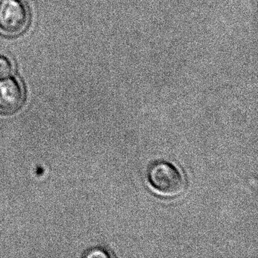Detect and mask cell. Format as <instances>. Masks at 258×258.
<instances>
[{
    "label": "cell",
    "mask_w": 258,
    "mask_h": 258,
    "mask_svg": "<svg viewBox=\"0 0 258 258\" xmlns=\"http://www.w3.org/2000/svg\"><path fill=\"white\" fill-rule=\"evenodd\" d=\"M14 72V66L10 58L0 55V78L11 76Z\"/></svg>",
    "instance_id": "277c9868"
},
{
    "label": "cell",
    "mask_w": 258,
    "mask_h": 258,
    "mask_svg": "<svg viewBox=\"0 0 258 258\" xmlns=\"http://www.w3.org/2000/svg\"><path fill=\"white\" fill-rule=\"evenodd\" d=\"M28 9L17 0H5L0 4V30L9 35L22 34L29 23Z\"/></svg>",
    "instance_id": "7a4b0ae2"
},
{
    "label": "cell",
    "mask_w": 258,
    "mask_h": 258,
    "mask_svg": "<svg viewBox=\"0 0 258 258\" xmlns=\"http://www.w3.org/2000/svg\"><path fill=\"white\" fill-rule=\"evenodd\" d=\"M25 90L22 84L15 78L0 81V111L4 114H13L19 111L25 102Z\"/></svg>",
    "instance_id": "3957f363"
},
{
    "label": "cell",
    "mask_w": 258,
    "mask_h": 258,
    "mask_svg": "<svg viewBox=\"0 0 258 258\" xmlns=\"http://www.w3.org/2000/svg\"><path fill=\"white\" fill-rule=\"evenodd\" d=\"M147 179L157 193L167 197L179 196L185 188L182 173L173 164L165 161L152 163L147 170Z\"/></svg>",
    "instance_id": "6da1fadb"
},
{
    "label": "cell",
    "mask_w": 258,
    "mask_h": 258,
    "mask_svg": "<svg viewBox=\"0 0 258 258\" xmlns=\"http://www.w3.org/2000/svg\"><path fill=\"white\" fill-rule=\"evenodd\" d=\"M91 253L90 254H87V256H109L108 253H105L104 250H100V249H96L93 250V251H90Z\"/></svg>",
    "instance_id": "5b68a950"
}]
</instances>
